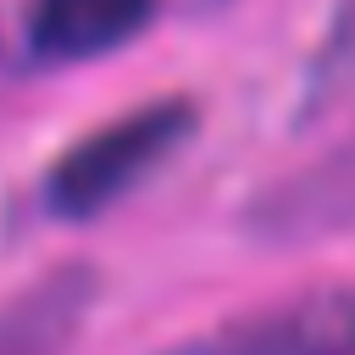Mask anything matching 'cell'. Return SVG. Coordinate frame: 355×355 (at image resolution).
I'll return each instance as SVG.
<instances>
[{
  "instance_id": "4",
  "label": "cell",
  "mask_w": 355,
  "mask_h": 355,
  "mask_svg": "<svg viewBox=\"0 0 355 355\" xmlns=\"http://www.w3.org/2000/svg\"><path fill=\"white\" fill-rule=\"evenodd\" d=\"M161 0H33L28 6V44L44 61H89L128 44Z\"/></svg>"
},
{
  "instance_id": "5",
  "label": "cell",
  "mask_w": 355,
  "mask_h": 355,
  "mask_svg": "<svg viewBox=\"0 0 355 355\" xmlns=\"http://www.w3.org/2000/svg\"><path fill=\"white\" fill-rule=\"evenodd\" d=\"M94 305V272L61 266L0 305V355H61Z\"/></svg>"
},
{
  "instance_id": "3",
  "label": "cell",
  "mask_w": 355,
  "mask_h": 355,
  "mask_svg": "<svg viewBox=\"0 0 355 355\" xmlns=\"http://www.w3.org/2000/svg\"><path fill=\"white\" fill-rule=\"evenodd\" d=\"M255 233L266 239H322V233H349L355 227V139L322 155L316 166L294 172L272 194L255 200L250 211Z\"/></svg>"
},
{
  "instance_id": "6",
  "label": "cell",
  "mask_w": 355,
  "mask_h": 355,
  "mask_svg": "<svg viewBox=\"0 0 355 355\" xmlns=\"http://www.w3.org/2000/svg\"><path fill=\"white\" fill-rule=\"evenodd\" d=\"M355 94V0L338 6L333 28H327V44L311 67V105H333Z\"/></svg>"
},
{
  "instance_id": "1",
  "label": "cell",
  "mask_w": 355,
  "mask_h": 355,
  "mask_svg": "<svg viewBox=\"0 0 355 355\" xmlns=\"http://www.w3.org/2000/svg\"><path fill=\"white\" fill-rule=\"evenodd\" d=\"M194 133V105L189 100H150L128 116H116L111 128L78 139L44 183V200L55 216H100L105 205H116L133 183H144L183 139Z\"/></svg>"
},
{
  "instance_id": "2",
  "label": "cell",
  "mask_w": 355,
  "mask_h": 355,
  "mask_svg": "<svg viewBox=\"0 0 355 355\" xmlns=\"http://www.w3.org/2000/svg\"><path fill=\"white\" fill-rule=\"evenodd\" d=\"M172 355H355V288H316L227 322Z\"/></svg>"
}]
</instances>
